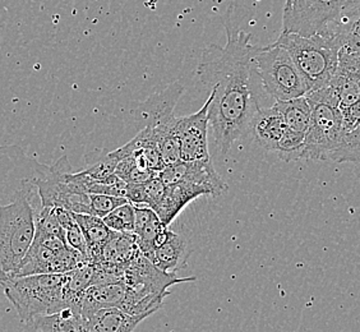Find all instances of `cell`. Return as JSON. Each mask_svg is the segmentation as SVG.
I'll list each match as a JSON object with an SVG mask.
<instances>
[{"instance_id": "1", "label": "cell", "mask_w": 360, "mask_h": 332, "mask_svg": "<svg viewBox=\"0 0 360 332\" xmlns=\"http://www.w3.org/2000/svg\"><path fill=\"white\" fill-rule=\"evenodd\" d=\"M225 28L226 45L206 49L198 65L200 82L211 95L208 127L224 155L250 134L253 119L264 108L259 94L264 89L253 62L258 46L250 42V34L234 27L230 20L225 21Z\"/></svg>"}, {"instance_id": "2", "label": "cell", "mask_w": 360, "mask_h": 332, "mask_svg": "<svg viewBox=\"0 0 360 332\" xmlns=\"http://www.w3.org/2000/svg\"><path fill=\"white\" fill-rule=\"evenodd\" d=\"M41 164L17 146H0V274L18 270L36 233L41 210L37 178Z\"/></svg>"}, {"instance_id": "3", "label": "cell", "mask_w": 360, "mask_h": 332, "mask_svg": "<svg viewBox=\"0 0 360 332\" xmlns=\"http://www.w3.org/2000/svg\"><path fill=\"white\" fill-rule=\"evenodd\" d=\"M275 44L289 53L309 91L323 89L331 83L339 64L340 51L333 36L316 34L304 37L281 31Z\"/></svg>"}, {"instance_id": "4", "label": "cell", "mask_w": 360, "mask_h": 332, "mask_svg": "<svg viewBox=\"0 0 360 332\" xmlns=\"http://www.w3.org/2000/svg\"><path fill=\"white\" fill-rule=\"evenodd\" d=\"M311 105V123L305 134L302 159L326 161L338 148L342 132V113L336 89L328 84L319 90L307 92Z\"/></svg>"}, {"instance_id": "5", "label": "cell", "mask_w": 360, "mask_h": 332, "mask_svg": "<svg viewBox=\"0 0 360 332\" xmlns=\"http://www.w3.org/2000/svg\"><path fill=\"white\" fill-rule=\"evenodd\" d=\"M64 283L65 274H40L9 277L1 285L21 324H25L39 316L67 309L63 294Z\"/></svg>"}, {"instance_id": "6", "label": "cell", "mask_w": 360, "mask_h": 332, "mask_svg": "<svg viewBox=\"0 0 360 332\" xmlns=\"http://www.w3.org/2000/svg\"><path fill=\"white\" fill-rule=\"evenodd\" d=\"M253 62L262 89L275 101L292 100L309 92L289 53L275 42L262 48L258 46Z\"/></svg>"}, {"instance_id": "7", "label": "cell", "mask_w": 360, "mask_h": 332, "mask_svg": "<svg viewBox=\"0 0 360 332\" xmlns=\"http://www.w3.org/2000/svg\"><path fill=\"white\" fill-rule=\"evenodd\" d=\"M350 0H291L285 3L283 32L309 36L322 34Z\"/></svg>"}, {"instance_id": "8", "label": "cell", "mask_w": 360, "mask_h": 332, "mask_svg": "<svg viewBox=\"0 0 360 332\" xmlns=\"http://www.w3.org/2000/svg\"><path fill=\"white\" fill-rule=\"evenodd\" d=\"M211 95L201 109L188 117L176 119V136L180 143L181 161H201L210 160L208 153V109Z\"/></svg>"}, {"instance_id": "9", "label": "cell", "mask_w": 360, "mask_h": 332, "mask_svg": "<svg viewBox=\"0 0 360 332\" xmlns=\"http://www.w3.org/2000/svg\"><path fill=\"white\" fill-rule=\"evenodd\" d=\"M158 177L165 186H173L178 181L193 183L206 188L211 196H220L228 188L220 175L216 173L211 159L191 162L180 160L178 162L165 166Z\"/></svg>"}, {"instance_id": "10", "label": "cell", "mask_w": 360, "mask_h": 332, "mask_svg": "<svg viewBox=\"0 0 360 332\" xmlns=\"http://www.w3.org/2000/svg\"><path fill=\"white\" fill-rule=\"evenodd\" d=\"M65 247L67 243L60 238L36 230L31 247L12 277L53 274V263L56 261V255Z\"/></svg>"}, {"instance_id": "11", "label": "cell", "mask_w": 360, "mask_h": 332, "mask_svg": "<svg viewBox=\"0 0 360 332\" xmlns=\"http://www.w3.org/2000/svg\"><path fill=\"white\" fill-rule=\"evenodd\" d=\"M183 92L184 87L179 82H174L165 90L153 94L133 110L136 122L142 125V128H153L173 120L175 118L174 109Z\"/></svg>"}, {"instance_id": "12", "label": "cell", "mask_w": 360, "mask_h": 332, "mask_svg": "<svg viewBox=\"0 0 360 332\" xmlns=\"http://www.w3.org/2000/svg\"><path fill=\"white\" fill-rule=\"evenodd\" d=\"M189 255L191 248L187 239L167 226L158 236L153 255L148 260L164 272H175L179 267H186Z\"/></svg>"}, {"instance_id": "13", "label": "cell", "mask_w": 360, "mask_h": 332, "mask_svg": "<svg viewBox=\"0 0 360 332\" xmlns=\"http://www.w3.org/2000/svg\"><path fill=\"white\" fill-rule=\"evenodd\" d=\"M340 97V110L360 98V53L340 50L339 64L333 81Z\"/></svg>"}, {"instance_id": "14", "label": "cell", "mask_w": 360, "mask_h": 332, "mask_svg": "<svg viewBox=\"0 0 360 332\" xmlns=\"http://www.w3.org/2000/svg\"><path fill=\"white\" fill-rule=\"evenodd\" d=\"M322 34L333 36L340 50L360 53V0H350Z\"/></svg>"}, {"instance_id": "15", "label": "cell", "mask_w": 360, "mask_h": 332, "mask_svg": "<svg viewBox=\"0 0 360 332\" xmlns=\"http://www.w3.org/2000/svg\"><path fill=\"white\" fill-rule=\"evenodd\" d=\"M286 125L278 111L274 108H261L252 122L250 134L266 151L276 153L280 141L284 137Z\"/></svg>"}, {"instance_id": "16", "label": "cell", "mask_w": 360, "mask_h": 332, "mask_svg": "<svg viewBox=\"0 0 360 332\" xmlns=\"http://www.w3.org/2000/svg\"><path fill=\"white\" fill-rule=\"evenodd\" d=\"M127 285L123 281L104 283L90 286L81 302V316L87 319L95 312L104 308H120L127 295Z\"/></svg>"}, {"instance_id": "17", "label": "cell", "mask_w": 360, "mask_h": 332, "mask_svg": "<svg viewBox=\"0 0 360 332\" xmlns=\"http://www.w3.org/2000/svg\"><path fill=\"white\" fill-rule=\"evenodd\" d=\"M151 314L132 316L119 308H104L84 319L86 332H133Z\"/></svg>"}, {"instance_id": "18", "label": "cell", "mask_w": 360, "mask_h": 332, "mask_svg": "<svg viewBox=\"0 0 360 332\" xmlns=\"http://www.w3.org/2000/svg\"><path fill=\"white\" fill-rule=\"evenodd\" d=\"M164 225L159 215L153 208L146 206H134V236L139 250L148 260L155 249V243Z\"/></svg>"}, {"instance_id": "19", "label": "cell", "mask_w": 360, "mask_h": 332, "mask_svg": "<svg viewBox=\"0 0 360 332\" xmlns=\"http://www.w3.org/2000/svg\"><path fill=\"white\" fill-rule=\"evenodd\" d=\"M72 214L84 233V239L87 243V250H89V261L90 263L100 262L103 249L106 245V243L110 241L111 236L115 234V231L108 228L103 222V219L97 217L95 215L75 214V212Z\"/></svg>"}, {"instance_id": "20", "label": "cell", "mask_w": 360, "mask_h": 332, "mask_svg": "<svg viewBox=\"0 0 360 332\" xmlns=\"http://www.w3.org/2000/svg\"><path fill=\"white\" fill-rule=\"evenodd\" d=\"M22 332H86V325L81 314L72 309H63L22 324Z\"/></svg>"}, {"instance_id": "21", "label": "cell", "mask_w": 360, "mask_h": 332, "mask_svg": "<svg viewBox=\"0 0 360 332\" xmlns=\"http://www.w3.org/2000/svg\"><path fill=\"white\" fill-rule=\"evenodd\" d=\"M272 106L278 111L289 131L299 134H307L312 114L311 105L308 103L307 97H297L286 101H275Z\"/></svg>"}, {"instance_id": "22", "label": "cell", "mask_w": 360, "mask_h": 332, "mask_svg": "<svg viewBox=\"0 0 360 332\" xmlns=\"http://www.w3.org/2000/svg\"><path fill=\"white\" fill-rule=\"evenodd\" d=\"M124 158L122 150L115 151L108 150H95L90 153H86L84 172L90 175L92 179L104 180L115 174L119 161Z\"/></svg>"}, {"instance_id": "23", "label": "cell", "mask_w": 360, "mask_h": 332, "mask_svg": "<svg viewBox=\"0 0 360 332\" xmlns=\"http://www.w3.org/2000/svg\"><path fill=\"white\" fill-rule=\"evenodd\" d=\"M330 160L338 164L347 162L355 166L356 177L360 178V127L342 136Z\"/></svg>"}, {"instance_id": "24", "label": "cell", "mask_w": 360, "mask_h": 332, "mask_svg": "<svg viewBox=\"0 0 360 332\" xmlns=\"http://www.w3.org/2000/svg\"><path fill=\"white\" fill-rule=\"evenodd\" d=\"M115 174L128 184H142L159 175L151 169H143L137 165L132 156H125L119 161Z\"/></svg>"}, {"instance_id": "25", "label": "cell", "mask_w": 360, "mask_h": 332, "mask_svg": "<svg viewBox=\"0 0 360 332\" xmlns=\"http://www.w3.org/2000/svg\"><path fill=\"white\" fill-rule=\"evenodd\" d=\"M103 222L108 228L115 233H133L134 231V206L131 202H127L103 217Z\"/></svg>"}, {"instance_id": "26", "label": "cell", "mask_w": 360, "mask_h": 332, "mask_svg": "<svg viewBox=\"0 0 360 332\" xmlns=\"http://www.w3.org/2000/svg\"><path fill=\"white\" fill-rule=\"evenodd\" d=\"M89 197H90L91 215H95L101 219L112 212L115 208L128 202L124 197H115L109 194L89 193Z\"/></svg>"}, {"instance_id": "27", "label": "cell", "mask_w": 360, "mask_h": 332, "mask_svg": "<svg viewBox=\"0 0 360 332\" xmlns=\"http://www.w3.org/2000/svg\"><path fill=\"white\" fill-rule=\"evenodd\" d=\"M65 243H67L68 247L75 249L77 252H79L89 261L87 243H86L84 233H82V230L79 228V225L77 224L76 220H75V222H72L68 228H65Z\"/></svg>"}, {"instance_id": "28", "label": "cell", "mask_w": 360, "mask_h": 332, "mask_svg": "<svg viewBox=\"0 0 360 332\" xmlns=\"http://www.w3.org/2000/svg\"><path fill=\"white\" fill-rule=\"evenodd\" d=\"M342 113V132L344 134L353 132L360 127V98H358L353 104L347 105Z\"/></svg>"}, {"instance_id": "29", "label": "cell", "mask_w": 360, "mask_h": 332, "mask_svg": "<svg viewBox=\"0 0 360 332\" xmlns=\"http://www.w3.org/2000/svg\"><path fill=\"white\" fill-rule=\"evenodd\" d=\"M6 280H7V277L4 276L3 274H0V284H1L3 281H6Z\"/></svg>"}, {"instance_id": "30", "label": "cell", "mask_w": 360, "mask_h": 332, "mask_svg": "<svg viewBox=\"0 0 360 332\" xmlns=\"http://www.w3.org/2000/svg\"><path fill=\"white\" fill-rule=\"evenodd\" d=\"M291 0H286V3H290Z\"/></svg>"}]
</instances>
